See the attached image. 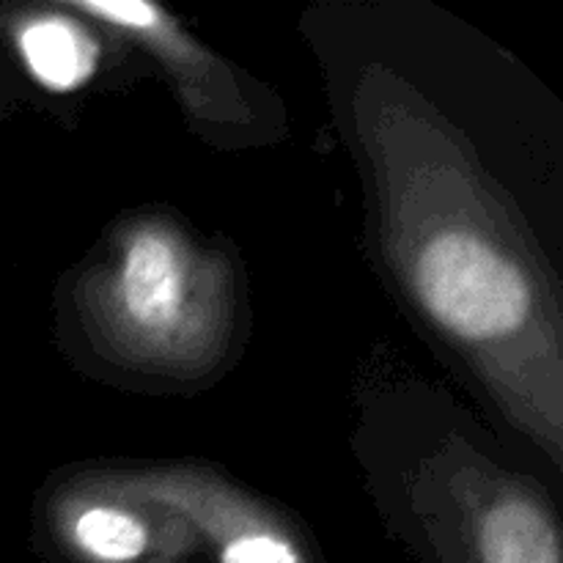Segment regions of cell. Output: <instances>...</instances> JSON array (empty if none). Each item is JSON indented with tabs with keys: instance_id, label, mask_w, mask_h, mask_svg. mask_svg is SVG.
Returning a JSON list of instances; mask_svg holds the SVG:
<instances>
[{
	"instance_id": "cell-2",
	"label": "cell",
	"mask_w": 563,
	"mask_h": 563,
	"mask_svg": "<svg viewBox=\"0 0 563 563\" xmlns=\"http://www.w3.org/2000/svg\"><path fill=\"white\" fill-rule=\"evenodd\" d=\"M113 306L124 328L148 346L185 335L192 308V275L185 247L163 229H141L121 253Z\"/></svg>"
},
{
	"instance_id": "cell-3",
	"label": "cell",
	"mask_w": 563,
	"mask_h": 563,
	"mask_svg": "<svg viewBox=\"0 0 563 563\" xmlns=\"http://www.w3.org/2000/svg\"><path fill=\"white\" fill-rule=\"evenodd\" d=\"M16 47L33 80L49 91H75L93 75L97 42L77 22L64 16H36L16 33Z\"/></svg>"
},
{
	"instance_id": "cell-1",
	"label": "cell",
	"mask_w": 563,
	"mask_h": 563,
	"mask_svg": "<svg viewBox=\"0 0 563 563\" xmlns=\"http://www.w3.org/2000/svg\"><path fill=\"white\" fill-rule=\"evenodd\" d=\"M412 291L429 317L462 344H498L533 317L537 295L522 264L467 225L434 231L410 264Z\"/></svg>"
},
{
	"instance_id": "cell-4",
	"label": "cell",
	"mask_w": 563,
	"mask_h": 563,
	"mask_svg": "<svg viewBox=\"0 0 563 563\" xmlns=\"http://www.w3.org/2000/svg\"><path fill=\"white\" fill-rule=\"evenodd\" d=\"M66 537L91 563H141L152 553V526L119 504H86L69 517Z\"/></svg>"
},
{
	"instance_id": "cell-5",
	"label": "cell",
	"mask_w": 563,
	"mask_h": 563,
	"mask_svg": "<svg viewBox=\"0 0 563 563\" xmlns=\"http://www.w3.org/2000/svg\"><path fill=\"white\" fill-rule=\"evenodd\" d=\"M218 553L220 563H306L289 537L264 522L253 526Z\"/></svg>"
}]
</instances>
